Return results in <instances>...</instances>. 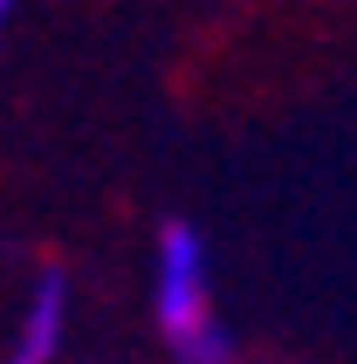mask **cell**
<instances>
[{"label":"cell","instance_id":"3957f363","mask_svg":"<svg viewBox=\"0 0 357 364\" xmlns=\"http://www.w3.org/2000/svg\"><path fill=\"white\" fill-rule=\"evenodd\" d=\"M172 358L178 364H240V350H234V330L199 323L193 337H178V344H172Z\"/></svg>","mask_w":357,"mask_h":364},{"label":"cell","instance_id":"277c9868","mask_svg":"<svg viewBox=\"0 0 357 364\" xmlns=\"http://www.w3.org/2000/svg\"><path fill=\"white\" fill-rule=\"evenodd\" d=\"M7 14H14V0H0V21H7Z\"/></svg>","mask_w":357,"mask_h":364},{"label":"cell","instance_id":"7a4b0ae2","mask_svg":"<svg viewBox=\"0 0 357 364\" xmlns=\"http://www.w3.org/2000/svg\"><path fill=\"white\" fill-rule=\"evenodd\" d=\"M62 330H69V275H62V268H41L35 289H28V309H21L7 364H55Z\"/></svg>","mask_w":357,"mask_h":364},{"label":"cell","instance_id":"6da1fadb","mask_svg":"<svg viewBox=\"0 0 357 364\" xmlns=\"http://www.w3.org/2000/svg\"><path fill=\"white\" fill-rule=\"evenodd\" d=\"M151 309H159L165 337H193L199 323H213L206 309V241L193 234V220H165L159 234V289H151Z\"/></svg>","mask_w":357,"mask_h":364}]
</instances>
